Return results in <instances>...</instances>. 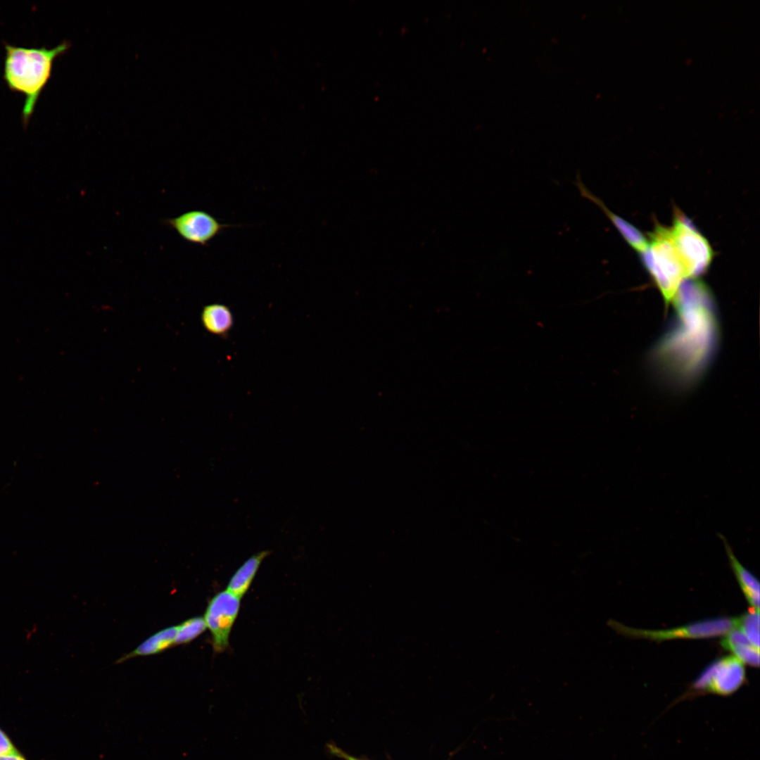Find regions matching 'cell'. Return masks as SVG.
<instances>
[{
  "label": "cell",
  "instance_id": "cell-1",
  "mask_svg": "<svg viewBox=\"0 0 760 760\" xmlns=\"http://www.w3.org/2000/svg\"><path fill=\"white\" fill-rule=\"evenodd\" d=\"M4 79L13 91L25 96L22 117L26 125L37 100L51 77L54 60L69 48L63 42L53 49L24 47L6 44Z\"/></svg>",
  "mask_w": 760,
  "mask_h": 760
},
{
  "label": "cell",
  "instance_id": "cell-2",
  "mask_svg": "<svg viewBox=\"0 0 760 760\" xmlns=\"http://www.w3.org/2000/svg\"><path fill=\"white\" fill-rule=\"evenodd\" d=\"M640 255L643 265L665 300H672L687 276L672 242L669 228L656 224L650 234L647 248Z\"/></svg>",
  "mask_w": 760,
  "mask_h": 760
},
{
  "label": "cell",
  "instance_id": "cell-3",
  "mask_svg": "<svg viewBox=\"0 0 760 760\" xmlns=\"http://www.w3.org/2000/svg\"><path fill=\"white\" fill-rule=\"evenodd\" d=\"M669 232L687 279L703 274L709 269L714 255L707 239L679 210L676 211Z\"/></svg>",
  "mask_w": 760,
  "mask_h": 760
},
{
  "label": "cell",
  "instance_id": "cell-4",
  "mask_svg": "<svg viewBox=\"0 0 760 760\" xmlns=\"http://www.w3.org/2000/svg\"><path fill=\"white\" fill-rule=\"evenodd\" d=\"M746 680L744 664L734 655L710 664L680 697L671 705L705 694L728 696L741 688Z\"/></svg>",
  "mask_w": 760,
  "mask_h": 760
},
{
  "label": "cell",
  "instance_id": "cell-5",
  "mask_svg": "<svg viewBox=\"0 0 760 760\" xmlns=\"http://www.w3.org/2000/svg\"><path fill=\"white\" fill-rule=\"evenodd\" d=\"M609 626L616 632L627 637L645 638L655 641L687 638L699 639L720 636L737 628V619L720 617L696 621L667 630H643L628 627L615 621Z\"/></svg>",
  "mask_w": 760,
  "mask_h": 760
},
{
  "label": "cell",
  "instance_id": "cell-6",
  "mask_svg": "<svg viewBox=\"0 0 760 760\" xmlns=\"http://www.w3.org/2000/svg\"><path fill=\"white\" fill-rule=\"evenodd\" d=\"M241 600L224 590L216 593L208 603L203 617L210 632L215 653H222L229 648V636L240 610Z\"/></svg>",
  "mask_w": 760,
  "mask_h": 760
},
{
  "label": "cell",
  "instance_id": "cell-7",
  "mask_svg": "<svg viewBox=\"0 0 760 760\" xmlns=\"http://www.w3.org/2000/svg\"><path fill=\"white\" fill-rule=\"evenodd\" d=\"M166 223L186 241L203 246H207L224 228L229 227L201 210L185 212L167 220Z\"/></svg>",
  "mask_w": 760,
  "mask_h": 760
},
{
  "label": "cell",
  "instance_id": "cell-8",
  "mask_svg": "<svg viewBox=\"0 0 760 760\" xmlns=\"http://www.w3.org/2000/svg\"><path fill=\"white\" fill-rule=\"evenodd\" d=\"M574 184L581 197L589 200L600 208L630 246L640 254L646 250L648 246V239L636 227L612 212L599 197L593 194L586 187L582 182L580 175H576Z\"/></svg>",
  "mask_w": 760,
  "mask_h": 760
},
{
  "label": "cell",
  "instance_id": "cell-9",
  "mask_svg": "<svg viewBox=\"0 0 760 760\" xmlns=\"http://www.w3.org/2000/svg\"><path fill=\"white\" fill-rule=\"evenodd\" d=\"M717 536L723 542L730 566L747 600L754 609L759 611V581L737 559L727 538L722 533H718Z\"/></svg>",
  "mask_w": 760,
  "mask_h": 760
},
{
  "label": "cell",
  "instance_id": "cell-10",
  "mask_svg": "<svg viewBox=\"0 0 760 760\" xmlns=\"http://www.w3.org/2000/svg\"><path fill=\"white\" fill-rule=\"evenodd\" d=\"M270 554L269 550H263L247 559L232 575L226 590L241 599L249 590L262 561Z\"/></svg>",
  "mask_w": 760,
  "mask_h": 760
},
{
  "label": "cell",
  "instance_id": "cell-11",
  "mask_svg": "<svg viewBox=\"0 0 760 760\" xmlns=\"http://www.w3.org/2000/svg\"><path fill=\"white\" fill-rule=\"evenodd\" d=\"M201 320L208 332L220 337L227 336L234 323L231 309L222 303H211L204 306L201 311Z\"/></svg>",
  "mask_w": 760,
  "mask_h": 760
},
{
  "label": "cell",
  "instance_id": "cell-12",
  "mask_svg": "<svg viewBox=\"0 0 760 760\" xmlns=\"http://www.w3.org/2000/svg\"><path fill=\"white\" fill-rule=\"evenodd\" d=\"M177 631V626H173L156 632L132 652L120 657L117 661V663H121L137 657L156 654L175 646Z\"/></svg>",
  "mask_w": 760,
  "mask_h": 760
},
{
  "label": "cell",
  "instance_id": "cell-13",
  "mask_svg": "<svg viewBox=\"0 0 760 760\" xmlns=\"http://www.w3.org/2000/svg\"><path fill=\"white\" fill-rule=\"evenodd\" d=\"M175 645L191 642L207 628L203 616L190 618L177 626Z\"/></svg>",
  "mask_w": 760,
  "mask_h": 760
},
{
  "label": "cell",
  "instance_id": "cell-14",
  "mask_svg": "<svg viewBox=\"0 0 760 760\" xmlns=\"http://www.w3.org/2000/svg\"><path fill=\"white\" fill-rule=\"evenodd\" d=\"M736 619L737 628L752 645L759 649V612L754 609Z\"/></svg>",
  "mask_w": 760,
  "mask_h": 760
},
{
  "label": "cell",
  "instance_id": "cell-15",
  "mask_svg": "<svg viewBox=\"0 0 760 760\" xmlns=\"http://www.w3.org/2000/svg\"><path fill=\"white\" fill-rule=\"evenodd\" d=\"M735 657L743 664L752 666L759 665V649L752 645L750 642L740 643L733 646L730 650Z\"/></svg>",
  "mask_w": 760,
  "mask_h": 760
},
{
  "label": "cell",
  "instance_id": "cell-16",
  "mask_svg": "<svg viewBox=\"0 0 760 760\" xmlns=\"http://www.w3.org/2000/svg\"><path fill=\"white\" fill-rule=\"evenodd\" d=\"M18 752L8 735L0 728V755Z\"/></svg>",
  "mask_w": 760,
  "mask_h": 760
},
{
  "label": "cell",
  "instance_id": "cell-17",
  "mask_svg": "<svg viewBox=\"0 0 760 760\" xmlns=\"http://www.w3.org/2000/svg\"><path fill=\"white\" fill-rule=\"evenodd\" d=\"M327 748H328L329 752L331 754H333V755H334V756H336L337 757L343 759L345 760H360V759H357L356 757H354V756L348 754V753L343 751L341 749H340L339 747H338L337 746H336L335 745H334L332 743L328 744L327 745Z\"/></svg>",
  "mask_w": 760,
  "mask_h": 760
},
{
  "label": "cell",
  "instance_id": "cell-18",
  "mask_svg": "<svg viewBox=\"0 0 760 760\" xmlns=\"http://www.w3.org/2000/svg\"><path fill=\"white\" fill-rule=\"evenodd\" d=\"M0 760H26L20 753L0 755Z\"/></svg>",
  "mask_w": 760,
  "mask_h": 760
}]
</instances>
